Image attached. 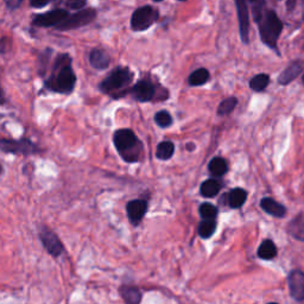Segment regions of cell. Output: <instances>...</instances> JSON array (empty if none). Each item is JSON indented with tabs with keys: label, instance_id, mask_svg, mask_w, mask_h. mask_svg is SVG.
<instances>
[{
	"label": "cell",
	"instance_id": "1",
	"mask_svg": "<svg viewBox=\"0 0 304 304\" xmlns=\"http://www.w3.org/2000/svg\"><path fill=\"white\" fill-rule=\"evenodd\" d=\"M76 85V75L71 67V57L68 54L58 55L53 63L51 74L44 80L47 89L69 95L74 91Z\"/></svg>",
	"mask_w": 304,
	"mask_h": 304
},
{
	"label": "cell",
	"instance_id": "2",
	"mask_svg": "<svg viewBox=\"0 0 304 304\" xmlns=\"http://www.w3.org/2000/svg\"><path fill=\"white\" fill-rule=\"evenodd\" d=\"M253 4V16L255 23L259 25V33L261 41L271 49L277 50L278 37L282 32L283 23L279 19L277 13L272 10H262L260 6L264 5L262 2L252 3Z\"/></svg>",
	"mask_w": 304,
	"mask_h": 304
},
{
	"label": "cell",
	"instance_id": "3",
	"mask_svg": "<svg viewBox=\"0 0 304 304\" xmlns=\"http://www.w3.org/2000/svg\"><path fill=\"white\" fill-rule=\"evenodd\" d=\"M113 144L119 156L126 163H137L143 156L144 146L136 133L130 129L117 130L113 134Z\"/></svg>",
	"mask_w": 304,
	"mask_h": 304
},
{
	"label": "cell",
	"instance_id": "4",
	"mask_svg": "<svg viewBox=\"0 0 304 304\" xmlns=\"http://www.w3.org/2000/svg\"><path fill=\"white\" fill-rule=\"evenodd\" d=\"M134 74L127 67H117L99 84V89L113 98H122L129 93L127 88L133 82Z\"/></svg>",
	"mask_w": 304,
	"mask_h": 304
},
{
	"label": "cell",
	"instance_id": "5",
	"mask_svg": "<svg viewBox=\"0 0 304 304\" xmlns=\"http://www.w3.org/2000/svg\"><path fill=\"white\" fill-rule=\"evenodd\" d=\"M160 11L151 5H144L134 10L131 17V29L137 32L146 31L158 20Z\"/></svg>",
	"mask_w": 304,
	"mask_h": 304
},
{
	"label": "cell",
	"instance_id": "6",
	"mask_svg": "<svg viewBox=\"0 0 304 304\" xmlns=\"http://www.w3.org/2000/svg\"><path fill=\"white\" fill-rule=\"evenodd\" d=\"M96 15H98L96 10L92 8L84 9L81 10V11H78L75 13H70L68 18L56 27V30L68 31V30L80 29V27L86 26L88 25V24L94 22L96 18Z\"/></svg>",
	"mask_w": 304,
	"mask_h": 304
},
{
	"label": "cell",
	"instance_id": "7",
	"mask_svg": "<svg viewBox=\"0 0 304 304\" xmlns=\"http://www.w3.org/2000/svg\"><path fill=\"white\" fill-rule=\"evenodd\" d=\"M0 151L4 154L20 155V156H30V155L37 154L38 147L32 140L26 139H0Z\"/></svg>",
	"mask_w": 304,
	"mask_h": 304
},
{
	"label": "cell",
	"instance_id": "8",
	"mask_svg": "<svg viewBox=\"0 0 304 304\" xmlns=\"http://www.w3.org/2000/svg\"><path fill=\"white\" fill-rule=\"evenodd\" d=\"M69 13L65 9H54L44 13H38L32 17V24L38 27H56L68 18Z\"/></svg>",
	"mask_w": 304,
	"mask_h": 304
},
{
	"label": "cell",
	"instance_id": "9",
	"mask_svg": "<svg viewBox=\"0 0 304 304\" xmlns=\"http://www.w3.org/2000/svg\"><path fill=\"white\" fill-rule=\"evenodd\" d=\"M129 93L138 102H150L156 96V86L150 79H141L129 89Z\"/></svg>",
	"mask_w": 304,
	"mask_h": 304
},
{
	"label": "cell",
	"instance_id": "10",
	"mask_svg": "<svg viewBox=\"0 0 304 304\" xmlns=\"http://www.w3.org/2000/svg\"><path fill=\"white\" fill-rule=\"evenodd\" d=\"M40 239L42 241L44 248H46L47 252L50 255L57 258L62 254V252H63V245H62L61 240L58 239L56 234H55L53 231H50L49 228L46 226L41 227Z\"/></svg>",
	"mask_w": 304,
	"mask_h": 304
},
{
	"label": "cell",
	"instance_id": "11",
	"mask_svg": "<svg viewBox=\"0 0 304 304\" xmlns=\"http://www.w3.org/2000/svg\"><path fill=\"white\" fill-rule=\"evenodd\" d=\"M148 208V202L146 200L141 199H136L130 201L126 205V214L129 217L130 222L133 226H138L141 222V220L144 219L145 214L147 212Z\"/></svg>",
	"mask_w": 304,
	"mask_h": 304
},
{
	"label": "cell",
	"instance_id": "12",
	"mask_svg": "<svg viewBox=\"0 0 304 304\" xmlns=\"http://www.w3.org/2000/svg\"><path fill=\"white\" fill-rule=\"evenodd\" d=\"M290 293L297 300H304V274L300 271H292L289 275Z\"/></svg>",
	"mask_w": 304,
	"mask_h": 304
},
{
	"label": "cell",
	"instance_id": "13",
	"mask_svg": "<svg viewBox=\"0 0 304 304\" xmlns=\"http://www.w3.org/2000/svg\"><path fill=\"white\" fill-rule=\"evenodd\" d=\"M237 11L238 18H239V27H240V36L244 43H248V31H250V19H248V9L247 4L245 2H237Z\"/></svg>",
	"mask_w": 304,
	"mask_h": 304
},
{
	"label": "cell",
	"instance_id": "14",
	"mask_svg": "<svg viewBox=\"0 0 304 304\" xmlns=\"http://www.w3.org/2000/svg\"><path fill=\"white\" fill-rule=\"evenodd\" d=\"M89 63H91V65L94 69L103 70V69L109 67L110 57L103 49L95 48V49H93L91 54H89Z\"/></svg>",
	"mask_w": 304,
	"mask_h": 304
},
{
	"label": "cell",
	"instance_id": "15",
	"mask_svg": "<svg viewBox=\"0 0 304 304\" xmlns=\"http://www.w3.org/2000/svg\"><path fill=\"white\" fill-rule=\"evenodd\" d=\"M260 207L264 209V212L276 217H283L285 216L286 214L285 207L282 206L281 203L276 202L274 199H270V198L262 199L260 201Z\"/></svg>",
	"mask_w": 304,
	"mask_h": 304
},
{
	"label": "cell",
	"instance_id": "16",
	"mask_svg": "<svg viewBox=\"0 0 304 304\" xmlns=\"http://www.w3.org/2000/svg\"><path fill=\"white\" fill-rule=\"evenodd\" d=\"M302 69L303 68H302V63H300V62H298V61L292 62V63L282 72L281 76H279V80H278L279 84L281 85L290 84V82H291L292 80H295L297 76L302 72Z\"/></svg>",
	"mask_w": 304,
	"mask_h": 304
},
{
	"label": "cell",
	"instance_id": "17",
	"mask_svg": "<svg viewBox=\"0 0 304 304\" xmlns=\"http://www.w3.org/2000/svg\"><path fill=\"white\" fill-rule=\"evenodd\" d=\"M119 292L127 304H140L141 292L138 288L124 285L120 288Z\"/></svg>",
	"mask_w": 304,
	"mask_h": 304
},
{
	"label": "cell",
	"instance_id": "18",
	"mask_svg": "<svg viewBox=\"0 0 304 304\" xmlns=\"http://www.w3.org/2000/svg\"><path fill=\"white\" fill-rule=\"evenodd\" d=\"M220 189H221L220 182L216 181V179H213V178L207 179V181L203 182L201 186H200L201 195L203 196V198H207V199H210V198H214V196H216L217 194H219Z\"/></svg>",
	"mask_w": 304,
	"mask_h": 304
},
{
	"label": "cell",
	"instance_id": "19",
	"mask_svg": "<svg viewBox=\"0 0 304 304\" xmlns=\"http://www.w3.org/2000/svg\"><path fill=\"white\" fill-rule=\"evenodd\" d=\"M288 232L297 240L304 241V217L298 215L288 226Z\"/></svg>",
	"mask_w": 304,
	"mask_h": 304
},
{
	"label": "cell",
	"instance_id": "20",
	"mask_svg": "<svg viewBox=\"0 0 304 304\" xmlns=\"http://www.w3.org/2000/svg\"><path fill=\"white\" fill-rule=\"evenodd\" d=\"M175 145L170 140L161 141L156 148V157L161 161H168L174 156Z\"/></svg>",
	"mask_w": 304,
	"mask_h": 304
},
{
	"label": "cell",
	"instance_id": "21",
	"mask_svg": "<svg viewBox=\"0 0 304 304\" xmlns=\"http://www.w3.org/2000/svg\"><path fill=\"white\" fill-rule=\"evenodd\" d=\"M277 255V247L274 244V241L265 240L258 248V257L265 260H270Z\"/></svg>",
	"mask_w": 304,
	"mask_h": 304
},
{
	"label": "cell",
	"instance_id": "22",
	"mask_svg": "<svg viewBox=\"0 0 304 304\" xmlns=\"http://www.w3.org/2000/svg\"><path fill=\"white\" fill-rule=\"evenodd\" d=\"M247 199V193L241 188H236L230 193L228 196V203L232 208H240Z\"/></svg>",
	"mask_w": 304,
	"mask_h": 304
},
{
	"label": "cell",
	"instance_id": "23",
	"mask_svg": "<svg viewBox=\"0 0 304 304\" xmlns=\"http://www.w3.org/2000/svg\"><path fill=\"white\" fill-rule=\"evenodd\" d=\"M208 169H209L210 174H212L213 176L220 177V176H223L224 174H226L228 170V165H227V162L224 161L223 158L215 157L209 162Z\"/></svg>",
	"mask_w": 304,
	"mask_h": 304
},
{
	"label": "cell",
	"instance_id": "24",
	"mask_svg": "<svg viewBox=\"0 0 304 304\" xmlns=\"http://www.w3.org/2000/svg\"><path fill=\"white\" fill-rule=\"evenodd\" d=\"M208 80H209V71L205 68H200L198 70L193 71L192 74H190L188 82L190 86H194V87H196V86L205 85Z\"/></svg>",
	"mask_w": 304,
	"mask_h": 304
},
{
	"label": "cell",
	"instance_id": "25",
	"mask_svg": "<svg viewBox=\"0 0 304 304\" xmlns=\"http://www.w3.org/2000/svg\"><path fill=\"white\" fill-rule=\"evenodd\" d=\"M216 230L215 220H203L199 224V234L203 239H208L214 234Z\"/></svg>",
	"mask_w": 304,
	"mask_h": 304
},
{
	"label": "cell",
	"instance_id": "26",
	"mask_svg": "<svg viewBox=\"0 0 304 304\" xmlns=\"http://www.w3.org/2000/svg\"><path fill=\"white\" fill-rule=\"evenodd\" d=\"M269 82H270V76L268 74H259L250 81V87L255 92H261L268 87Z\"/></svg>",
	"mask_w": 304,
	"mask_h": 304
},
{
	"label": "cell",
	"instance_id": "27",
	"mask_svg": "<svg viewBox=\"0 0 304 304\" xmlns=\"http://www.w3.org/2000/svg\"><path fill=\"white\" fill-rule=\"evenodd\" d=\"M200 215L203 220H214L217 215V209L215 206H213L212 203H202L201 206H200Z\"/></svg>",
	"mask_w": 304,
	"mask_h": 304
},
{
	"label": "cell",
	"instance_id": "28",
	"mask_svg": "<svg viewBox=\"0 0 304 304\" xmlns=\"http://www.w3.org/2000/svg\"><path fill=\"white\" fill-rule=\"evenodd\" d=\"M155 123L162 129H167V127L171 126L172 124L171 114L168 110H160V112L155 114Z\"/></svg>",
	"mask_w": 304,
	"mask_h": 304
},
{
	"label": "cell",
	"instance_id": "29",
	"mask_svg": "<svg viewBox=\"0 0 304 304\" xmlns=\"http://www.w3.org/2000/svg\"><path fill=\"white\" fill-rule=\"evenodd\" d=\"M237 105H238L237 98H228L226 100H223V101L220 103L219 108H217V114H219V116H226V114H230L234 108H236Z\"/></svg>",
	"mask_w": 304,
	"mask_h": 304
},
{
	"label": "cell",
	"instance_id": "30",
	"mask_svg": "<svg viewBox=\"0 0 304 304\" xmlns=\"http://www.w3.org/2000/svg\"><path fill=\"white\" fill-rule=\"evenodd\" d=\"M64 5L69 10L81 11V10H84L87 6V3L84 2V0H68V2H64Z\"/></svg>",
	"mask_w": 304,
	"mask_h": 304
},
{
	"label": "cell",
	"instance_id": "31",
	"mask_svg": "<svg viewBox=\"0 0 304 304\" xmlns=\"http://www.w3.org/2000/svg\"><path fill=\"white\" fill-rule=\"evenodd\" d=\"M22 0H8V2H6V6H8L10 10H16L22 5Z\"/></svg>",
	"mask_w": 304,
	"mask_h": 304
},
{
	"label": "cell",
	"instance_id": "32",
	"mask_svg": "<svg viewBox=\"0 0 304 304\" xmlns=\"http://www.w3.org/2000/svg\"><path fill=\"white\" fill-rule=\"evenodd\" d=\"M8 43H9L8 38L3 37L2 40H0V54H4V53H6V51H8V48H9Z\"/></svg>",
	"mask_w": 304,
	"mask_h": 304
},
{
	"label": "cell",
	"instance_id": "33",
	"mask_svg": "<svg viewBox=\"0 0 304 304\" xmlns=\"http://www.w3.org/2000/svg\"><path fill=\"white\" fill-rule=\"evenodd\" d=\"M50 4V0H47V2H31L30 5L32 6L34 9H42L46 8L47 5Z\"/></svg>",
	"mask_w": 304,
	"mask_h": 304
},
{
	"label": "cell",
	"instance_id": "34",
	"mask_svg": "<svg viewBox=\"0 0 304 304\" xmlns=\"http://www.w3.org/2000/svg\"><path fill=\"white\" fill-rule=\"evenodd\" d=\"M3 172H4V168H3V165L0 164V175H2Z\"/></svg>",
	"mask_w": 304,
	"mask_h": 304
},
{
	"label": "cell",
	"instance_id": "35",
	"mask_svg": "<svg viewBox=\"0 0 304 304\" xmlns=\"http://www.w3.org/2000/svg\"><path fill=\"white\" fill-rule=\"evenodd\" d=\"M303 84H304V76H303Z\"/></svg>",
	"mask_w": 304,
	"mask_h": 304
},
{
	"label": "cell",
	"instance_id": "36",
	"mask_svg": "<svg viewBox=\"0 0 304 304\" xmlns=\"http://www.w3.org/2000/svg\"><path fill=\"white\" fill-rule=\"evenodd\" d=\"M270 304H277V303H270Z\"/></svg>",
	"mask_w": 304,
	"mask_h": 304
}]
</instances>
